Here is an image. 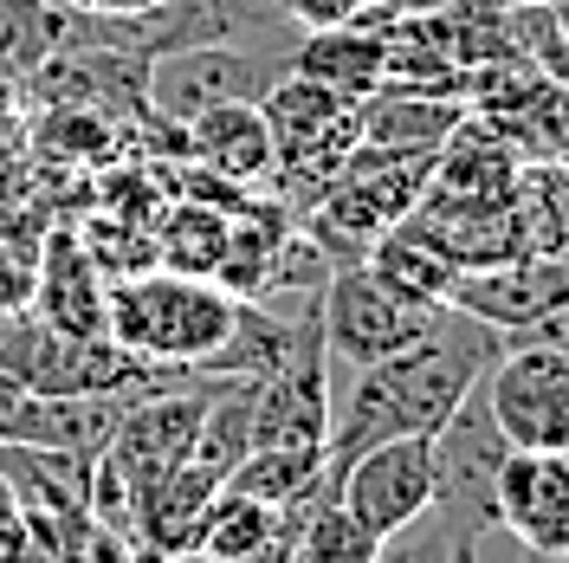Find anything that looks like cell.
Wrapping results in <instances>:
<instances>
[{
    "instance_id": "8fae6325",
    "label": "cell",
    "mask_w": 569,
    "mask_h": 563,
    "mask_svg": "<svg viewBox=\"0 0 569 563\" xmlns=\"http://www.w3.org/2000/svg\"><path fill=\"white\" fill-rule=\"evenodd\" d=\"M104 292H110V279L98 273L91 247L71 227H52L39 240L27 312H39L46 324H59V330H78V337H104Z\"/></svg>"
},
{
    "instance_id": "6da1fadb",
    "label": "cell",
    "mask_w": 569,
    "mask_h": 563,
    "mask_svg": "<svg viewBox=\"0 0 569 563\" xmlns=\"http://www.w3.org/2000/svg\"><path fill=\"white\" fill-rule=\"evenodd\" d=\"M498 350H505V337L492 324L447 305L415 350L362 363L356 383L343 388V402H330V441H323L330 466H343L350 454L395 441V434H440L447 415L486 383Z\"/></svg>"
},
{
    "instance_id": "ba28073f",
    "label": "cell",
    "mask_w": 569,
    "mask_h": 563,
    "mask_svg": "<svg viewBox=\"0 0 569 563\" xmlns=\"http://www.w3.org/2000/svg\"><path fill=\"white\" fill-rule=\"evenodd\" d=\"M330 441V350L318 305L298 317L291 350L252 388V447H323Z\"/></svg>"
},
{
    "instance_id": "5b68a950",
    "label": "cell",
    "mask_w": 569,
    "mask_h": 563,
    "mask_svg": "<svg viewBox=\"0 0 569 563\" xmlns=\"http://www.w3.org/2000/svg\"><path fill=\"white\" fill-rule=\"evenodd\" d=\"M337 505L369 537H408L433 512V434H395L337 466Z\"/></svg>"
},
{
    "instance_id": "52a82bcc",
    "label": "cell",
    "mask_w": 569,
    "mask_h": 563,
    "mask_svg": "<svg viewBox=\"0 0 569 563\" xmlns=\"http://www.w3.org/2000/svg\"><path fill=\"white\" fill-rule=\"evenodd\" d=\"M505 434H498L492 408H486V388H472L460 408L447 415V427L433 434V512L440 525L466 531H492V486H498V466H505Z\"/></svg>"
},
{
    "instance_id": "d6986e66",
    "label": "cell",
    "mask_w": 569,
    "mask_h": 563,
    "mask_svg": "<svg viewBox=\"0 0 569 563\" xmlns=\"http://www.w3.org/2000/svg\"><path fill=\"white\" fill-rule=\"evenodd\" d=\"M233 214L240 208H213V201H181L156 220V266L169 273H194V279H213L220 259H227V240H233Z\"/></svg>"
},
{
    "instance_id": "5bb4252c",
    "label": "cell",
    "mask_w": 569,
    "mask_h": 563,
    "mask_svg": "<svg viewBox=\"0 0 569 563\" xmlns=\"http://www.w3.org/2000/svg\"><path fill=\"white\" fill-rule=\"evenodd\" d=\"M284 537H291V512L284 505H259V498L220 486L208 498V512H201V525H194L188 563H279Z\"/></svg>"
},
{
    "instance_id": "2e32d148",
    "label": "cell",
    "mask_w": 569,
    "mask_h": 563,
    "mask_svg": "<svg viewBox=\"0 0 569 563\" xmlns=\"http://www.w3.org/2000/svg\"><path fill=\"white\" fill-rule=\"evenodd\" d=\"M91 466L98 454H71V447H0V480L13 486L20 512H91Z\"/></svg>"
},
{
    "instance_id": "30bf717a",
    "label": "cell",
    "mask_w": 569,
    "mask_h": 563,
    "mask_svg": "<svg viewBox=\"0 0 569 563\" xmlns=\"http://www.w3.org/2000/svg\"><path fill=\"white\" fill-rule=\"evenodd\" d=\"M492 518L537 557H569V447L563 454H505L492 486Z\"/></svg>"
},
{
    "instance_id": "603a6c76",
    "label": "cell",
    "mask_w": 569,
    "mask_h": 563,
    "mask_svg": "<svg viewBox=\"0 0 569 563\" xmlns=\"http://www.w3.org/2000/svg\"><path fill=\"white\" fill-rule=\"evenodd\" d=\"M563 259H569V247H563Z\"/></svg>"
},
{
    "instance_id": "9a60e30c",
    "label": "cell",
    "mask_w": 569,
    "mask_h": 563,
    "mask_svg": "<svg viewBox=\"0 0 569 563\" xmlns=\"http://www.w3.org/2000/svg\"><path fill=\"white\" fill-rule=\"evenodd\" d=\"M284 71H305L343 98H369L382 85V27L369 20H343V27H318L284 52Z\"/></svg>"
},
{
    "instance_id": "3957f363",
    "label": "cell",
    "mask_w": 569,
    "mask_h": 563,
    "mask_svg": "<svg viewBox=\"0 0 569 563\" xmlns=\"http://www.w3.org/2000/svg\"><path fill=\"white\" fill-rule=\"evenodd\" d=\"M447 312V305H421V298H408V292H395L389 279H376L362 259L356 266H330V279L318 292V330H323V350L337 356V363H382L395 350H415L427 330H433V317Z\"/></svg>"
},
{
    "instance_id": "7402d4cb",
    "label": "cell",
    "mask_w": 569,
    "mask_h": 563,
    "mask_svg": "<svg viewBox=\"0 0 569 563\" xmlns=\"http://www.w3.org/2000/svg\"><path fill=\"white\" fill-rule=\"evenodd\" d=\"M550 13H557V33H563V46H569V0H550Z\"/></svg>"
},
{
    "instance_id": "ac0fdd59",
    "label": "cell",
    "mask_w": 569,
    "mask_h": 563,
    "mask_svg": "<svg viewBox=\"0 0 569 563\" xmlns=\"http://www.w3.org/2000/svg\"><path fill=\"white\" fill-rule=\"evenodd\" d=\"M284 512H291V537H284L279 563H382V551H389L382 537H369V531L337 505V486L291 498Z\"/></svg>"
},
{
    "instance_id": "4fadbf2b",
    "label": "cell",
    "mask_w": 569,
    "mask_h": 563,
    "mask_svg": "<svg viewBox=\"0 0 569 563\" xmlns=\"http://www.w3.org/2000/svg\"><path fill=\"white\" fill-rule=\"evenodd\" d=\"M466 124V98L440 91H369L356 98V137L369 149H401V156H440V142Z\"/></svg>"
},
{
    "instance_id": "44dd1931",
    "label": "cell",
    "mask_w": 569,
    "mask_h": 563,
    "mask_svg": "<svg viewBox=\"0 0 569 563\" xmlns=\"http://www.w3.org/2000/svg\"><path fill=\"white\" fill-rule=\"evenodd\" d=\"M20 525H27V512H20L13 486L0 480V563H13V557H20Z\"/></svg>"
},
{
    "instance_id": "7c38bea8",
    "label": "cell",
    "mask_w": 569,
    "mask_h": 563,
    "mask_svg": "<svg viewBox=\"0 0 569 563\" xmlns=\"http://www.w3.org/2000/svg\"><path fill=\"white\" fill-rule=\"evenodd\" d=\"M176 130H181L176 137L181 156L227 181H266V169H272V130L259 117V98L208 105V110H194V117H181Z\"/></svg>"
},
{
    "instance_id": "277c9868",
    "label": "cell",
    "mask_w": 569,
    "mask_h": 563,
    "mask_svg": "<svg viewBox=\"0 0 569 563\" xmlns=\"http://www.w3.org/2000/svg\"><path fill=\"white\" fill-rule=\"evenodd\" d=\"M0 369L39 395H110L149 376V363L117 350L110 337H78L59 330L39 312H0Z\"/></svg>"
},
{
    "instance_id": "8992f818",
    "label": "cell",
    "mask_w": 569,
    "mask_h": 563,
    "mask_svg": "<svg viewBox=\"0 0 569 563\" xmlns=\"http://www.w3.org/2000/svg\"><path fill=\"white\" fill-rule=\"evenodd\" d=\"M486 408H492L505 447L518 454H563L569 447V356L550 344H505L486 369Z\"/></svg>"
},
{
    "instance_id": "9c48e42d",
    "label": "cell",
    "mask_w": 569,
    "mask_h": 563,
    "mask_svg": "<svg viewBox=\"0 0 569 563\" xmlns=\"http://www.w3.org/2000/svg\"><path fill=\"white\" fill-rule=\"evenodd\" d=\"M569 298V259L563 253H518V259H498V266H472L453 285V312L492 324L498 337L511 344L518 330H531L543 312H557Z\"/></svg>"
},
{
    "instance_id": "ffe728a7",
    "label": "cell",
    "mask_w": 569,
    "mask_h": 563,
    "mask_svg": "<svg viewBox=\"0 0 569 563\" xmlns=\"http://www.w3.org/2000/svg\"><path fill=\"white\" fill-rule=\"evenodd\" d=\"M220 486L259 498V505H291V498H305V493L337 486V466H330L323 447H252Z\"/></svg>"
},
{
    "instance_id": "7a4b0ae2",
    "label": "cell",
    "mask_w": 569,
    "mask_h": 563,
    "mask_svg": "<svg viewBox=\"0 0 569 563\" xmlns=\"http://www.w3.org/2000/svg\"><path fill=\"white\" fill-rule=\"evenodd\" d=\"M233 312H240V298L227 285L169 273V266H142L130 279H110L104 337L149 369H201L227 344Z\"/></svg>"
},
{
    "instance_id": "e0dca14e",
    "label": "cell",
    "mask_w": 569,
    "mask_h": 563,
    "mask_svg": "<svg viewBox=\"0 0 569 563\" xmlns=\"http://www.w3.org/2000/svg\"><path fill=\"white\" fill-rule=\"evenodd\" d=\"M376 279H389L395 292H408V298H421V305H447L453 298V285H460V266L447 259V247L427 234L415 214H401L389 234L369 247V259H362Z\"/></svg>"
}]
</instances>
